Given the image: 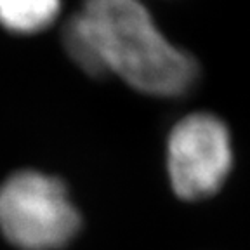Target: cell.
Masks as SVG:
<instances>
[{"label": "cell", "instance_id": "cell-3", "mask_svg": "<svg viewBox=\"0 0 250 250\" xmlns=\"http://www.w3.org/2000/svg\"><path fill=\"white\" fill-rule=\"evenodd\" d=\"M168 183L184 202L217 195L234 164L233 137L226 122L210 111H193L174 124L165 148Z\"/></svg>", "mask_w": 250, "mask_h": 250}, {"label": "cell", "instance_id": "cell-1", "mask_svg": "<svg viewBox=\"0 0 250 250\" xmlns=\"http://www.w3.org/2000/svg\"><path fill=\"white\" fill-rule=\"evenodd\" d=\"M106 75L134 90L174 99L191 92L200 77L193 54L162 33L141 0H83Z\"/></svg>", "mask_w": 250, "mask_h": 250}, {"label": "cell", "instance_id": "cell-2", "mask_svg": "<svg viewBox=\"0 0 250 250\" xmlns=\"http://www.w3.org/2000/svg\"><path fill=\"white\" fill-rule=\"evenodd\" d=\"M82 228V215L56 176L21 168L0 184V233L20 250H61Z\"/></svg>", "mask_w": 250, "mask_h": 250}, {"label": "cell", "instance_id": "cell-5", "mask_svg": "<svg viewBox=\"0 0 250 250\" xmlns=\"http://www.w3.org/2000/svg\"><path fill=\"white\" fill-rule=\"evenodd\" d=\"M61 40L66 56L83 73L94 78L106 77L92 26L82 9L73 12L70 20L64 23Z\"/></svg>", "mask_w": 250, "mask_h": 250}, {"label": "cell", "instance_id": "cell-4", "mask_svg": "<svg viewBox=\"0 0 250 250\" xmlns=\"http://www.w3.org/2000/svg\"><path fill=\"white\" fill-rule=\"evenodd\" d=\"M62 0H0V26L14 35H35L56 23Z\"/></svg>", "mask_w": 250, "mask_h": 250}]
</instances>
